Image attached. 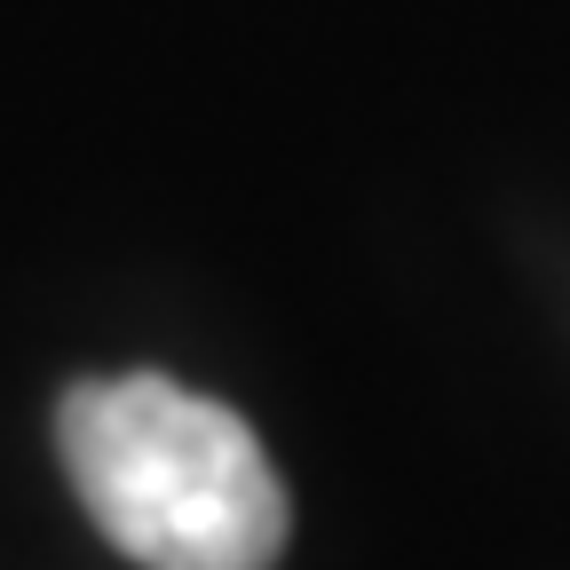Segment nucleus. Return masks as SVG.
Here are the masks:
<instances>
[{"label": "nucleus", "instance_id": "1", "mask_svg": "<svg viewBox=\"0 0 570 570\" xmlns=\"http://www.w3.org/2000/svg\"><path fill=\"white\" fill-rule=\"evenodd\" d=\"M56 452L96 531L142 570H269L285 483L254 428L167 373L80 381L56 404Z\"/></svg>", "mask_w": 570, "mask_h": 570}]
</instances>
